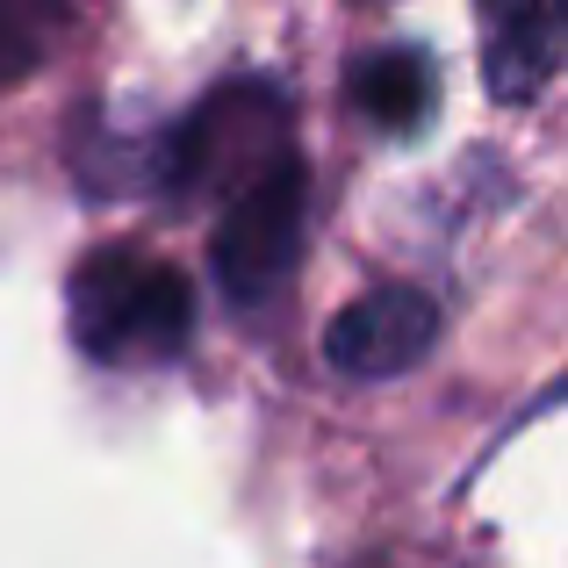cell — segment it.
<instances>
[{
	"instance_id": "3957f363",
	"label": "cell",
	"mask_w": 568,
	"mask_h": 568,
	"mask_svg": "<svg viewBox=\"0 0 568 568\" xmlns=\"http://www.w3.org/2000/svg\"><path fill=\"white\" fill-rule=\"evenodd\" d=\"M303 216H310V181L303 159H274L245 194H231L209 237V274H216L223 303L260 310L281 295V281L295 274V252H303Z\"/></svg>"
},
{
	"instance_id": "5b68a950",
	"label": "cell",
	"mask_w": 568,
	"mask_h": 568,
	"mask_svg": "<svg viewBox=\"0 0 568 568\" xmlns=\"http://www.w3.org/2000/svg\"><path fill=\"white\" fill-rule=\"evenodd\" d=\"M561 51H568V14L561 8L532 0V8L497 14V22H489V51H483L489 94L511 101V109L540 101L547 87H555V72H561Z\"/></svg>"
},
{
	"instance_id": "52a82bcc",
	"label": "cell",
	"mask_w": 568,
	"mask_h": 568,
	"mask_svg": "<svg viewBox=\"0 0 568 568\" xmlns=\"http://www.w3.org/2000/svg\"><path fill=\"white\" fill-rule=\"evenodd\" d=\"M65 8H43V0H0V87L29 80V72L51 58Z\"/></svg>"
},
{
	"instance_id": "8992f818",
	"label": "cell",
	"mask_w": 568,
	"mask_h": 568,
	"mask_svg": "<svg viewBox=\"0 0 568 568\" xmlns=\"http://www.w3.org/2000/svg\"><path fill=\"white\" fill-rule=\"evenodd\" d=\"M346 94L375 130L410 138V130H425V115L439 109V72H432L425 51H410V43L396 51V43H388V51H367L361 65H353Z\"/></svg>"
},
{
	"instance_id": "7a4b0ae2",
	"label": "cell",
	"mask_w": 568,
	"mask_h": 568,
	"mask_svg": "<svg viewBox=\"0 0 568 568\" xmlns=\"http://www.w3.org/2000/svg\"><path fill=\"white\" fill-rule=\"evenodd\" d=\"M288 94H281L274 80H260V72H245V80L216 87V94L202 101L194 115H181V123L159 138V187H173L181 202H194V194H245L252 181H260L274 159H288Z\"/></svg>"
},
{
	"instance_id": "277c9868",
	"label": "cell",
	"mask_w": 568,
	"mask_h": 568,
	"mask_svg": "<svg viewBox=\"0 0 568 568\" xmlns=\"http://www.w3.org/2000/svg\"><path fill=\"white\" fill-rule=\"evenodd\" d=\"M439 324H446V310L432 303L425 288H403V281L396 288H367L332 317L324 361L353 382H396V375H410V367L432 361Z\"/></svg>"
},
{
	"instance_id": "6da1fadb",
	"label": "cell",
	"mask_w": 568,
	"mask_h": 568,
	"mask_svg": "<svg viewBox=\"0 0 568 568\" xmlns=\"http://www.w3.org/2000/svg\"><path fill=\"white\" fill-rule=\"evenodd\" d=\"M65 324L94 367H159L181 361L194 338V288L152 252L101 245L65 281Z\"/></svg>"
}]
</instances>
